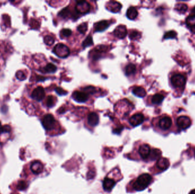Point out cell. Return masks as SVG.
I'll return each mask as SVG.
<instances>
[{"label":"cell","mask_w":195,"mask_h":194,"mask_svg":"<svg viewBox=\"0 0 195 194\" xmlns=\"http://www.w3.org/2000/svg\"><path fill=\"white\" fill-rule=\"evenodd\" d=\"M91 6L86 1H78L75 6V9L79 14H86L90 11Z\"/></svg>","instance_id":"obj_5"},{"label":"cell","mask_w":195,"mask_h":194,"mask_svg":"<svg viewBox=\"0 0 195 194\" xmlns=\"http://www.w3.org/2000/svg\"><path fill=\"white\" fill-rule=\"evenodd\" d=\"M161 151L159 149H154L152 151H151L150 155V156L151 158V159L153 160L157 159V158H160V156L161 155Z\"/></svg>","instance_id":"obj_25"},{"label":"cell","mask_w":195,"mask_h":194,"mask_svg":"<svg viewBox=\"0 0 195 194\" xmlns=\"http://www.w3.org/2000/svg\"><path fill=\"white\" fill-rule=\"evenodd\" d=\"M70 10L68 8H64L63 10L60 11V12L59 13V15L63 18H66L70 15Z\"/></svg>","instance_id":"obj_33"},{"label":"cell","mask_w":195,"mask_h":194,"mask_svg":"<svg viewBox=\"0 0 195 194\" xmlns=\"http://www.w3.org/2000/svg\"><path fill=\"white\" fill-rule=\"evenodd\" d=\"M110 24L107 21H101L100 22H97L95 25V32H101L103 31L108 28Z\"/></svg>","instance_id":"obj_17"},{"label":"cell","mask_w":195,"mask_h":194,"mask_svg":"<svg viewBox=\"0 0 195 194\" xmlns=\"http://www.w3.org/2000/svg\"><path fill=\"white\" fill-rule=\"evenodd\" d=\"M88 123L91 126H95L99 123V116L95 112H91L88 116Z\"/></svg>","instance_id":"obj_18"},{"label":"cell","mask_w":195,"mask_h":194,"mask_svg":"<svg viewBox=\"0 0 195 194\" xmlns=\"http://www.w3.org/2000/svg\"><path fill=\"white\" fill-rule=\"evenodd\" d=\"M83 90L85 91V93H88L89 94H94L95 92H96V90H95V88L94 87H92V86H88V87H85Z\"/></svg>","instance_id":"obj_36"},{"label":"cell","mask_w":195,"mask_h":194,"mask_svg":"<svg viewBox=\"0 0 195 194\" xmlns=\"http://www.w3.org/2000/svg\"><path fill=\"white\" fill-rule=\"evenodd\" d=\"M42 123L45 129L47 130L53 129L55 124V120L54 116L50 114L45 115L42 119Z\"/></svg>","instance_id":"obj_3"},{"label":"cell","mask_w":195,"mask_h":194,"mask_svg":"<svg viewBox=\"0 0 195 194\" xmlns=\"http://www.w3.org/2000/svg\"><path fill=\"white\" fill-rule=\"evenodd\" d=\"M156 166L158 168L161 170H165L167 169L170 166V162L168 159L164 157H160L158 160Z\"/></svg>","instance_id":"obj_15"},{"label":"cell","mask_w":195,"mask_h":194,"mask_svg":"<svg viewBox=\"0 0 195 194\" xmlns=\"http://www.w3.org/2000/svg\"><path fill=\"white\" fill-rule=\"evenodd\" d=\"M192 13L193 14V15H195V6L193 8V9H192Z\"/></svg>","instance_id":"obj_43"},{"label":"cell","mask_w":195,"mask_h":194,"mask_svg":"<svg viewBox=\"0 0 195 194\" xmlns=\"http://www.w3.org/2000/svg\"><path fill=\"white\" fill-rule=\"evenodd\" d=\"M27 187H28V184L26 182L24 181V180H21L20 182H18V183L17 184V189H18L20 191H24V190L26 189Z\"/></svg>","instance_id":"obj_30"},{"label":"cell","mask_w":195,"mask_h":194,"mask_svg":"<svg viewBox=\"0 0 195 194\" xmlns=\"http://www.w3.org/2000/svg\"><path fill=\"white\" fill-rule=\"evenodd\" d=\"M123 129V127L122 126H119L118 128H116V129L114 130L113 132H114V133H116V134H119L120 132L122 131Z\"/></svg>","instance_id":"obj_40"},{"label":"cell","mask_w":195,"mask_h":194,"mask_svg":"<svg viewBox=\"0 0 195 194\" xmlns=\"http://www.w3.org/2000/svg\"><path fill=\"white\" fill-rule=\"evenodd\" d=\"M186 24L190 27L195 26V15H190L188 16L186 20Z\"/></svg>","instance_id":"obj_26"},{"label":"cell","mask_w":195,"mask_h":194,"mask_svg":"<svg viewBox=\"0 0 195 194\" xmlns=\"http://www.w3.org/2000/svg\"><path fill=\"white\" fill-rule=\"evenodd\" d=\"M145 117L141 113H136L133 115L130 119V124L132 126H137L141 124L144 121Z\"/></svg>","instance_id":"obj_8"},{"label":"cell","mask_w":195,"mask_h":194,"mask_svg":"<svg viewBox=\"0 0 195 194\" xmlns=\"http://www.w3.org/2000/svg\"><path fill=\"white\" fill-rule=\"evenodd\" d=\"M171 83L175 88H182L185 86L186 79L183 75L175 74L171 79Z\"/></svg>","instance_id":"obj_4"},{"label":"cell","mask_w":195,"mask_h":194,"mask_svg":"<svg viewBox=\"0 0 195 194\" xmlns=\"http://www.w3.org/2000/svg\"><path fill=\"white\" fill-rule=\"evenodd\" d=\"M189 194H195V189L192 190Z\"/></svg>","instance_id":"obj_44"},{"label":"cell","mask_w":195,"mask_h":194,"mask_svg":"<svg viewBox=\"0 0 195 194\" xmlns=\"http://www.w3.org/2000/svg\"><path fill=\"white\" fill-rule=\"evenodd\" d=\"M126 15L127 17L130 20H135L138 15V12L135 8L131 6L129 8L127 11Z\"/></svg>","instance_id":"obj_19"},{"label":"cell","mask_w":195,"mask_h":194,"mask_svg":"<svg viewBox=\"0 0 195 194\" xmlns=\"http://www.w3.org/2000/svg\"><path fill=\"white\" fill-rule=\"evenodd\" d=\"M11 131V127L8 125H6L1 127L0 130V135L2 133H9Z\"/></svg>","instance_id":"obj_35"},{"label":"cell","mask_w":195,"mask_h":194,"mask_svg":"<svg viewBox=\"0 0 195 194\" xmlns=\"http://www.w3.org/2000/svg\"><path fill=\"white\" fill-rule=\"evenodd\" d=\"M114 34L117 38L119 39H123L127 34V30L125 26L123 25H120L115 29L114 31Z\"/></svg>","instance_id":"obj_11"},{"label":"cell","mask_w":195,"mask_h":194,"mask_svg":"<svg viewBox=\"0 0 195 194\" xmlns=\"http://www.w3.org/2000/svg\"><path fill=\"white\" fill-rule=\"evenodd\" d=\"M176 123L177 126L182 129H185L189 128L191 125L190 119L187 116H181L177 118Z\"/></svg>","instance_id":"obj_6"},{"label":"cell","mask_w":195,"mask_h":194,"mask_svg":"<svg viewBox=\"0 0 195 194\" xmlns=\"http://www.w3.org/2000/svg\"><path fill=\"white\" fill-rule=\"evenodd\" d=\"M172 121L170 117L168 116H165L159 120V125L161 129L165 130L170 128L172 125Z\"/></svg>","instance_id":"obj_10"},{"label":"cell","mask_w":195,"mask_h":194,"mask_svg":"<svg viewBox=\"0 0 195 194\" xmlns=\"http://www.w3.org/2000/svg\"><path fill=\"white\" fill-rule=\"evenodd\" d=\"M136 71V68L135 65L133 64H129L125 67V75L127 76L134 74Z\"/></svg>","instance_id":"obj_21"},{"label":"cell","mask_w":195,"mask_h":194,"mask_svg":"<svg viewBox=\"0 0 195 194\" xmlns=\"http://www.w3.org/2000/svg\"><path fill=\"white\" fill-rule=\"evenodd\" d=\"M93 45V38L90 35L88 36L85 40H84V41L82 43V46L83 47H89V46H90Z\"/></svg>","instance_id":"obj_28"},{"label":"cell","mask_w":195,"mask_h":194,"mask_svg":"<svg viewBox=\"0 0 195 194\" xmlns=\"http://www.w3.org/2000/svg\"><path fill=\"white\" fill-rule=\"evenodd\" d=\"M72 97L76 101L79 103H84L88 99V95L85 92L75 91L73 92Z\"/></svg>","instance_id":"obj_9"},{"label":"cell","mask_w":195,"mask_h":194,"mask_svg":"<svg viewBox=\"0 0 195 194\" xmlns=\"http://www.w3.org/2000/svg\"><path fill=\"white\" fill-rule=\"evenodd\" d=\"M44 43L47 46H51L54 43V40L53 37L50 35H46L44 38Z\"/></svg>","instance_id":"obj_29"},{"label":"cell","mask_w":195,"mask_h":194,"mask_svg":"<svg viewBox=\"0 0 195 194\" xmlns=\"http://www.w3.org/2000/svg\"><path fill=\"white\" fill-rule=\"evenodd\" d=\"M190 30H191V31L192 33H195V26L192 27H190Z\"/></svg>","instance_id":"obj_42"},{"label":"cell","mask_w":195,"mask_h":194,"mask_svg":"<svg viewBox=\"0 0 195 194\" xmlns=\"http://www.w3.org/2000/svg\"><path fill=\"white\" fill-rule=\"evenodd\" d=\"M2 126H1V122H0V130H1V128Z\"/></svg>","instance_id":"obj_45"},{"label":"cell","mask_w":195,"mask_h":194,"mask_svg":"<svg viewBox=\"0 0 195 194\" xmlns=\"http://www.w3.org/2000/svg\"><path fill=\"white\" fill-rule=\"evenodd\" d=\"M164 99V96L160 95L159 94H155L152 98V103L154 104H159Z\"/></svg>","instance_id":"obj_22"},{"label":"cell","mask_w":195,"mask_h":194,"mask_svg":"<svg viewBox=\"0 0 195 194\" xmlns=\"http://www.w3.org/2000/svg\"><path fill=\"white\" fill-rule=\"evenodd\" d=\"M53 52L61 58H65L70 54V50L67 46L62 43H58L53 49Z\"/></svg>","instance_id":"obj_2"},{"label":"cell","mask_w":195,"mask_h":194,"mask_svg":"<svg viewBox=\"0 0 195 194\" xmlns=\"http://www.w3.org/2000/svg\"><path fill=\"white\" fill-rule=\"evenodd\" d=\"M138 32L136 31H133L131 33L130 35V38L131 40H134L136 37H138Z\"/></svg>","instance_id":"obj_39"},{"label":"cell","mask_w":195,"mask_h":194,"mask_svg":"<svg viewBox=\"0 0 195 194\" xmlns=\"http://www.w3.org/2000/svg\"><path fill=\"white\" fill-rule=\"evenodd\" d=\"M115 182L113 179L106 177L103 182V189L106 191H111L115 186Z\"/></svg>","instance_id":"obj_16"},{"label":"cell","mask_w":195,"mask_h":194,"mask_svg":"<svg viewBox=\"0 0 195 194\" xmlns=\"http://www.w3.org/2000/svg\"><path fill=\"white\" fill-rule=\"evenodd\" d=\"M45 90L42 87H37L34 90L31 94L32 98L38 101H40L44 99V98L45 97Z\"/></svg>","instance_id":"obj_7"},{"label":"cell","mask_w":195,"mask_h":194,"mask_svg":"<svg viewBox=\"0 0 195 194\" xmlns=\"http://www.w3.org/2000/svg\"><path fill=\"white\" fill-rule=\"evenodd\" d=\"M139 153L142 158H147L150 155L151 149L150 146L147 144L141 145L139 149Z\"/></svg>","instance_id":"obj_12"},{"label":"cell","mask_w":195,"mask_h":194,"mask_svg":"<svg viewBox=\"0 0 195 194\" xmlns=\"http://www.w3.org/2000/svg\"><path fill=\"white\" fill-rule=\"evenodd\" d=\"M55 103V99L53 96H49L47 99V101H46V104L47 106L49 108H51L53 107Z\"/></svg>","instance_id":"obj_31"},{"label":"cell","mask_w":195,"mask_h":194,"mask_svg":"<svg viewBox=\"0 0 195 194\" xmlns=\"http://www.w3.org/2000/svg\"><path fill=\"white\" fill-rule=\"evenodd\" d=\"M15 76L20 81H24L26 78V75L24 73V72H22V71H18L15 74Z\"/></svg>","instance_id":"obj_34"},{"label":"cell","mask_w":195,"mask_h":194,"mask_svg":"<svg viewBox=\"0 0 195 194\" xmlns=\"http://www.w3.org/2000/svg\"><path fill=\"white\" fill-rule=\"evenodd\" d=\"M176 35H177V34L174 31H169L167 32L164 34V38L166 39V40L175 38L176 37Z\"/></svg>","instance_id":"obj_32"},{"label":"cell","mask_w":195,"mask_h":194,"mask_svg":"<svg viewBox=\"0 0 195 194\" xmlns=\"http://www.w3.org/2000/svg\"><path fill=\"white\" fill-rule=\"evenodd\" d=\"M175 9H176V10H177L180 13H184L187 11L188 6H187V5L184 4H179L176 5Z\"/></svg>","instance_id":"obj_24"},{"label":"cell","mask_w":195,"mask_h":194,"mask_svg":"<svg viewBox=\"0 0 195 194\" xmlns=\"http://www.w3.org/2000/svg\"><path fill=\"white\" fill-rule=\"evenodd\" d=\"M30 169L34 174H40L43 171L44 165L39 161H35L32 163Z\"/></svg>","instance_id":"obj_14"},{"label":"cell","mask_w":195,"mask_h":194,"mask_svg":"<svg viewBox=\"0 0 195 194\" xmlns=\"http://www.w3.org/2000/svg\"><path fill=\"white\" fill-rule=\"evenodd\" d=\"M44 70L47 73H54L57 71V67L52 63H49L45 66Z\"/></svg>","instance_id":"obj_23"},{"label":"cell","mask_w":195,"mask_h":194,"mask_svg":"<svg viewBox=\"0 0 195 194\" xmlns=\"http://www.w3.org/2000/svg\"><path fill=\"white\" fill-rule=\"evenodd\" d=\"M46 79L44 78V77L42 76H38V81H43L44 80Z\"/></svg>","instance_id":"obj_41"},{"label":"cell","mask_w":195,"mask_h":194,"mask_svg":"<svg viewBox=\"0 0 195 194\" xmlns=\"http://www.w3.org/2000/svg\"><path fill=\"white\" fill-rule=\"evenodd\" d=\"M55 91L58 95H60V96L66 95L67 94V92L66 91L63 90L61 88H60V87H57V88H55Z\"/></svg>","instance_id":"obj_38"},{"label":"cell","mask_w":195,"mask_h":194,"mask_svg":"<svg viewBox=\"0 0 195 194\" xmlns=\"http://www.w3.org/2000/svg\"><path fill=\"white\" fill-rule=\"evenodd\" d=\"M77 30L81 34H85L87 30V24L86 22L81 24L78 26Z\"/></svg>","instance_id":"obj_27"},{"label":"cell","mask_w":195,"mask_h":194,"mask_svg":"<svg viewBox=\"0 0 195 194\" xmlns=\"http://www.w3.org/2000/svg\"><path fill=\"white\" fill-rule=\"evenodd\" d=\"M62 35L65 37H68L71 34V30L69 29H64L61 31Z\"/></svg>","instance_id":"obj_37"},{"label":"cell","mask_w":195,"mask_h":194,"mask_svg":"<svg viewBox=\"0 0 195 194\" xmlns=\"http://www.w3.org/2000/svg\"><path fill=\"white\" fill-rule=\"evenodd\" d=\"M106 8L110 11L116 13L120 11L122 8V5L116 1H110L107 4Z\"/></svg>","instance_id":"obj_13"},{"label":"cell","mask_w":195,"mask_h":194,"mask_svg":"<svg viewBox=\"0 0 195 194\" xmlns=\"http://www.w3.org/2000/svg\"><path fill=\"white\" fill-rule=\"evenodd\" d=\"M132 93L136 96L139 97H143L146 95V91L145 89L141 87H136L132 90Z\"/></svg>","instance_id":"obj_20"},{"label":"cell","mask_w":195,"mask_h":194,"mask_svg":"<svg viewBox=\"0 0 195 194\" xmlns=\"http://www.w3.org/2000/svg\"></svg>","instance_id":"obj_46"},{"label":"cell","mask_w":195,"mask_h":194,"mask_svg":"<svg viewBox=\"0 0 195 194\" xmlns=\"http://www.w3.org/2000/svg\"><path fill=\"white\" fill-rule=\"evenodd\" d=\"M152 177L148 174H143L140 175L134 184V188L136 191H142L145 189L150 184Z\"/></svg>","instance_id":"obj_1"}]
</instances>
